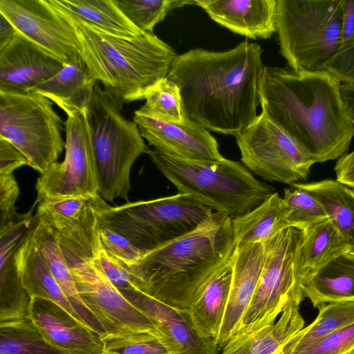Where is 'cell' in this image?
Wrapping results in <instances>:
<instances>
[{
    "label": "cell",
    "mask_w": 354,
    "mask_h": 354,
    "mask_svg": "<svg viewBox=\"0 0 354 354\" xmlns=\"http://www.w3.org/2000/svg\"><path fill=\"white\" fill-rule=\"evenodd\" d=\"M291 187L284 190L282 198L289 227L304 231L328 219L322 206L309 193L303 189Z\"/></svg>",
    "instance_id": "d590c367"
},
{
    "label": "cell",
    "mask_w": 354,
    "mask_h": 354,
    "mask_svg": "<svg viewBox=\"0 0 354 354\" xmlns=\"http://www.w3.org/2000/svg\"><path fill=\"white\" fill-rule=\"evenodd\" d=\"M301 290L315 308L329 303L354 301V249L307 274Z\"/></svg>",
    "instance_id": "603a6c76"
},
{
    "label": "cell",
    "mask_w": 354,
    "mask_h": 354,
    "mask_svg": "<svg viewBox=\"0 0 354 354\" xmlns=\"http://www.w3.org/2000/svg\"><path fill=\"white\" fill-rule=\"evenodd\" d=\"M0 354H64L50 345L29 317L0 322Z\"/></svg>",
    "instance_id": "d6a6232c"
},
{
    "label": "cell",
    "mask_w": 354,
    "mask_h": 354,
    "mask_svg": "<svg viewBox=\"0 0 354 354\" xmlns=\"http://www.w3.org/2000/svg\"><path fill=\"white\" fill-rule=\"evenodd\" d=\"M194 1L174 0H114L115 5L139 30L153 33L155 26L162 21L167 13L185 5L194 4Z\"/></svg>",
    "instance_id": "e575fe53"
},
{
    "label": "cell",
    "mask_w": 354,
    "mask_h": 354,
    "mask_svg": "<svg viewBox=\"0 0 354 354\" xmlns=\"http://www.w3.org/2000/svg\"><path fill=\"white\" fill-rule=\"evenodd\" d=\"M145 100L138 113L167 122H184L180 89L167 77L154 86Z\"/></svg>",
    "instance_id": "836d02e7"
},
{
    "label": "cell",
    "mask_w": 354,
    "mask_h": 354,
    "mask_svg": "<svg viewBox=\"0 0 354 354\" xmlns=\"http://www.w3.org/2000/svg\"><path fill=\"white\" fill-rule=\"evenodd\" d=\"M97 83L81 57L64 64L56 75L30 92L48 98L66 113L86 112Z\"/></svg>",
    "instance_id": "d4e9b609"
},
{
    "label": "cell",
    "mask_w": 354,
    "mask_h": 354,
    "mask_svg": "<svg viewBox=\"0 0 354 354\" xmlns=\"http://www.w3.org/2000/svg\"><path fill=\"white\" fill-rule=\"evenodd\" d=\"M340 94L346 113L354 127V84H341Z\"/></svg>",
    "instance_id": "bcb514c9"
},
{
    "label": "cell",
    "mask_w": 354,
    "mask_h": 354,
    "mask_svg": "<svg viewBox=\"0 0 354 354\" xmlns=\"http://www.w3.org/2000/svg\"><path fill=\"white\" fill-rule=\"evenodd\" d=\"M17 33L12 24L0 14V48L12 40Z\"/></svg>",
    "instance_id": "7dc6e473"
},
{
    "label": "cell",
    "mask_w": 354,
    "mask_h": 354,
    "mask_svg": "<svg viewBox=\"0 0 354 354\" xmlns=\"http://www.w3.org/2000/svg\"><path fill=\"white\" fill-rule=\"evenodd\" d=\"M19 194L18 184L13 174H0V227L19 218L15 203Z\"/></svg>",
    "instance_id": "60d3db41"
},
{
    "label": "cell",
    "mask_w": 354,
    "mask_h": 354,
    "mask_svg": "<svg viewBox=\"0 0 354 354\" xmlns=\"http://www.w3.org/2000/svg\"><path fill=\"white\" fill-rule=\"evenodd\" d=\"M141 136L154 149L189 160L218 161L225 158L208 130L185 118L183 123L167 122L134 113Z\"/></svg>",
    "instance_id": "9a60e30c"
},
{
    "label": "cell",
    "mask_w": 354,
    "mask_h": 354,
    "mask_svg": "<svg viewBox=\"0 0 354 354\" xmlns=\"http://www.w3.org/2000/svg\"><path fill=\"white\" fill-rule=\"evenodd\" d=\"M217 24L252 39L277 32V0H194Z\"/></svg>",
    "instance_id": "44dd1931"
},
{
    "label": "cell",
    "mask_w": 354,
    "mask_h": 354,
    "mask_svg": "<svg viewBox=\"0 0 354 354\" xmlns=\"http://www.w3.org/2000/svg\"><path fill=\"white\" fill-rule=\"evenodd\" d=\"M99 233L100 243L106 253L122 265L134 277L136 266L145 254L125 236L106 227L100 225Z\"/></svg>",
    "instance_id": "74e56055"
},
{
    "label": "cell",
    "mask_w": 354,
    "mask_h": 354,
    "mask_svg": "<svg viewBox=\"0 0 354 354\" xmlns=\"http://www.w3.org/2000/svg\"><path fill=\"white\" fill-rule=\"evenodd\" d=\"M17 259L24 286L32 298L41 297L51 300L85 324L51 274L36 243L33 223L17 250Z\"/></svg>",
    "instance_id": "4316f807"
},
{
    "label": "cell",
    "mask_w": 354,
    "mask_h": 354,
    "mask_svg": "<svg viewBox=\"0 0 354 354\" xmlns=\"http://www.w3.org/2000/svg\"><path fill=\"white\" fill-rule=\"evenodd\" d=\"M292 186L306 190L319 203L328 218L354 249V190L333 179Z\"/></svg>",
    "instance_id": "f1b7e54d"
},
{
    "label": "cell",
    "mask_w": 354,
    "mask_h": 354,
    "mask_svg": "<svg viewBox=\"0 0 354 354\" xmlns=\"http://www.w3.org/2000/svg\"><path fill=\"white\" fill-rule=\"evenodd\" d=\"M233 253L209 279L195 297L188 312L198 331L215 339L227 306L233 278Z\"/></svg>",
    "instance_id": "484cf974"
},
{
    "label": "cell",
    "mask_w": 354,
    "mask_h": 354,
    "mask_svg": "<svg viewBox=\"0 0 354 354\" xmlns=\"http://www.w3.org/2000/svg\"><path fill=\"white\" fill-rule=\"evenodd\" d=\"M120 292L153 322L171 354H218L214 339L198 331L187 309L171 306L138 290Z\"/></svg>",
    "instance_id": "2e32d148"
},
{
    "label": "cell",
    "mask_w": 354,
    "mask_h": 354,
    "mask_svg": "<svg viewBox=\"0 0 354 354\" xmlns=\"http://www.w3.org/2000/svg\"><path fill=\"white\" fill-rule=\"evenodd\" d=\"M212 213L194 197L178 193L109 206L102 211L100 224L123 235L145 254L192 232Z\"/></svg>",
    "instance_id": "ba28073f"
},
{
    "label": "cell",
    "mask_w": 354,
    "mask_h": 354,
    "mask_svg": "<svg viewBox=\"0 0 354 354\" xmlns=\"http://www.w3.org/2000/svg\"><path fill=\"white\" fill-rule=\"evenodd\" d=\"M342 0H277L281 55L298 73L324 71L341 45Z\"/></svg>",
    "instance_id": "52a82bcc"
},
{
    "label": "cell",
    "mask_w": 354,
    "mask_h": 354,
    "mask_svg": "<svg viewBox=\"0 0 354 354\" xmlns=\"http://www.w3.org/2000/svg\"><path fill=\"white\" fill-rule=\"evenodd\" d=\"M147 153L178 193L190 195L232 219L249 212L273 193L272 187L257 180L239 162L185 160L150 149Z\"/></svg>",
    "instance_id": "5b68a950"
},
{
    "label": "cell",
    "mask_w": 354,
    "mask_h": 354,
    "mask_svg": "<svg viewBox=\"0 0 354 354\" xmlns=\"http://www.w3.org/2000/svg\"><path fill=\"white\" fill-rule=\"evenodd\" d=\"M353 44H354V0H342V38L340 47L348 46Z\"/></svg>",
    "instance_id": "ee69618b"
},
{
    "label": "cell",
    "mask_w": 354,
    "mask_h": 354,
    "mask_svg": "<svg viewBox=\"0 0 354 354\" xmlns=\"http://www.w3.org/2000/svg\"><path fill=\"white\" fill-rule=\"evenodd\" d=\"M64 124L48 98L33 92L0 91V137L16 147L40 174L63 151Z\"/></svg>",
    "instance_id": "30bf717a"
},
{
    "label": "cell",
    "mask_w": 354,
    "mask_h": 354,
    "mask_svg": "<svg viewBox=\"0 0 354 354\" xmlns=\"http://www.w3.org/2000/svg\"><path fill=\"white\" fill-rule=\"evenodd\" d=\"M235 248L232 218L213 212L192 232L143 254L133 274L137 288L167 305L188 309Z\"/></svg>",
    "instance_id": "3957f363"
},
{
    "label": "cell",
    "mask_w": 354,
    "mask_h": 354,
    "mask_svg": "<svg viewBox=\"0 0 354 354\" xmlns=\"http://www.w3.org/2000/svg\"><path fill=\"white\" fill-rule=\"evenodd\" d=\"M303 232L301 257L304 277L341 254L353 250L328 218Z\"/></svg>",
    "instance_id": "4dcf8cb0"
},
{
    "label": "cell",
    "mask_w": 354,
    "mask_h": 354,
    "mask_svg": "<svg viewBox=\"0 0 354 354\" xmlns=\"http://www.w3.org/2000/svg\"><path fill=\"white\" fill-rule=\"evenodd\" d=\"M33 234L53 277L66 297L85 324L103 337L107 334L93 314L82 301L71 270L60 248L57 238L50 225L41 217L34 215Z\"/></svg>",
    "instance_id": "cb8c5ba5"
},
{
    "label": "cell",
    "mask_w": 354,
    "mask_h": 354,
    "mask_svg": "<svg viewBox=\"0 0 354 354\" xmlns=\"http://www.w3.org/2000/svg\"><path fill=\"white\" fill-rule=\"evenodd\" d=\"M334 170L337 181L354 189V151L339 157Z\"/></svg>",
    "instance_id": "f6af8a7d"
},
{
    "label": "cell",
    "mask_w": 354,
    "mask_h": 354,
    "mask_svg": "<svg viewBox=\"0 0 354 354\" xmlns=\"http://www.w3.org/2000/svg\"><path fill=\"white\" fill-rule=\"evenodd\" d=\"M354 350V323L304 349L283 354H348Z\"/></svg>",
    "instance_id": "f35d334b"
},
{
    "label": "cell",
    "mask_w": 354,
    "mask_h": 354,
    "mask_svg": "<svg viewBox=\"0 0 354 354\" xmlns=\"http://www.w3.org/2000/svg\"><path fill=\"white\" fill-rule=\"evenodd\" d=\"M93 260L101 268L109 281L120 291L138 290L133 276L106 253L101 243L94 252Z\"/></svg>",
    "instance_id": "ab89813d"
},
{
    "label": "cell",
    "mask_w": 354,
    "mask_h": 354,
    "mask_svg": "<svg viewBox=\"0 0 354 354\" xmlns=\"http://www.w3.org/2000/svg\"><path fill=\"white\" fill-rule=\"evenodd\" d=\"M299 305L291 301L273 324L234 335L221 354H282L289 341L304 328Z\"/></svg>",
    "instance_id": "7402d4cb"
},
{
    "label": "cell",
    "mask_w": 354,
    "mask_h": 354,
    "mask_svg": "<svg viewBox=\"0 0 354 354\" xmlns=\"http://www.w3.org/2000/svg\"><path fill=\"white\" fill-rule=\"evenodd\" d=\"M28 161L23 153L8 140L0 137V174H13Z\"/></svg>",
    "instance_id": "7bdbcfd3"
},
{
    "label": "cell",
    "mask_w": 354,
    "mask_h": 354,
    "mask_svg": "<svg viewBox=\"0 0 354 354\" xmlns=\"http://www.w3.org/2000/svg\"><path fill=\"white\" fill-rule=\"evenodd\" d=\"M283 198L273 192L249 212L232 219L235 246L263 243L288 227Z\"/></svg>",
    "instance_id": "83f0119b"
},
{
    "label": "cell",
    "mask_w": 354,
    "mask_h": 354,
    "mask_svg": "<svg viewBox=\"0 0 354 354\" xmlns=\"http://www.w3.org/2000/svg\"><path fill=\"white\" fill-rule=\"evenodd\" d=\"M348 354H354V350H353L351 352H350Z\"/></svg>",
    "instance_id": "c3c4849f"
},
{
    "label": "cell",
    "mask_w": 354,
    "mask_h": 354,
    "mask_svg": "<svg viewBox=\"0 0 354 354\" xmlns=\"http://www.w3.org/2000/svg\"><path fill=\"white\" fill-rule=\"evenodd\" d=\"M315 320L303 328L288 343L283 353L310 346L324 337L354 323V301L329 303L319 306Z\"/></svg>",
    "instance_id": "1f68e13d"
},
{
    "label": "cell",
    "mask_w": 354,
    "mask_h": 354,
    "mask_svg": "<svg viewBox=\"0 0 354 354\" xmlns=\"http://www.w3.org/2000/svg\"><path fill=\"white\" fill-rule=\"evenodd\" d=\"M59 244L82 301L105 330L106 339L149 333L161 340L153 322L122 295L93 260L97 245Z\"/></svg>",
    "instance_id": "8fae6325"
},
{
    "label": "cell",
    "mask_w": 354,
    "mask_h": 354,
    "mask_svg": "<svg viewBox=\"0 0 354 354\" xmlns=\"http://www.w3.org/2000/svg\"><path fill=\"white\" fill-rule=\"evenodd\" d=\"M303 240L302 230L288 227L263 243L265 259L259 281L236 335L273 324L290 302L300 304L305 299L301 290Z\"/></svg>",
    "instance_id": "9c48e42d"
},
{
    "label": "cell",
    "mask_w": 354,
    "mask_h": 354,
    "mask_svg": "<svg viewBox=\"0 0 354 354\" xmlns=\"http://www.w3.org/2000/svg\"><path fill=\"white\" fill-rule=\"evenodd\" d=\"M324 71L340 84H354V44L340 47Z\"/></svg>",
    "instance_id": "b9f144b4"
},
{
    "label": "cell",
    "mask_w": 354,
    "mask_h": 354,
    "mask_svg": "<svg viewBox=\"0 0 354 354\" xmlns=\"http://www.w3.org/2000/svg\"><path fill=\"white\" fill-rule=\"evenodd\" d=\"M265 259L262 243L236 245L233 252V278L221 325L214 339L218 348L237 333L254 297Z\"/></svg>",
    "instance_id": "d6986e66"
},
{
    "label": "cell",
    "mask_w": 354,
    "mask_h": 354,
    "mask_svg": "<svg viewBox=\"0 0 354 354\" xmlns=\"http://www.w3.org/2000/svg\"><path fill=\"white\" fill-rule=\"evenodd\" d=\"M32 223L33 216L27 214L0 230V322L29 316L32 298L24 286L17 253Z\"/></svg>",
    "instance_id": "ffe728a7"
},
{
    "label": "cell",
    "mask_w": 354,
    "mask_h": 354,
    "mask_svg": "<svg viewBox=\"0 0 354 354\" xmlns=\"http://www.w3.org/2000/svg\"><path fill=\"white\" fill-rule=\"evenodd\" d=\"M262 53L258 44L245 40L227 50L178 55L167 78L180 89L185 118L234 136L252 124L260 105Z\"/></svg>",
    "instance_id": "6da1fadb"
},
{
    "label": "cell",
    "mask_w": 354,
    "mask_h": 354,
    "mask_svg": "<svg viewBox=\"0 0 354 354\" xmlns=\"http://www.w3.org/2000/svg\"><path fill=\"white\" fill-rule=\"evenodd\" d=\"M123 102L97 84L86 117L95 163L100 196L110 202L129 201L130 171L149 147L137 124L126 119Z\"/></svg>",
    "instance_id": "8992f818"
},
{
    "label": "cell",
    "mask_w": 354,
    "mask_h": 354,
    "mask_svg": "<svg viewBox=\"0 0 354 354\" xmlns=\"http://www.w3.org/2000/svg\"><path fill=\"white\" fill-rule=\"evenodd\" d=\"M84 23L110 35L132 37L141 32L122 13L114 0H53Z\"/></svg>",
    "instance_id": "f546056e"
},
{
    "label": "cell",
    "mask_w": 354,
    "mask_h": 354,
    "mask_svg": "<svg viewBox=\"0 0 354 354\" xmlns=\"http://www.w3.org/2000/svg\"><path fill=\"white\" fill-rule=\"evenodd\" d=\"M28 317L44 338L64 354H103V337L51 300L32 297Z\"/></svg>",
    "instance_id": "ac0fdd59"
},
{
    "label": "cell",
    "mask_w": 354,
    "mask_h": 354,
    "mask_svg": "<svg viewBox=\"0 0 354 354\" xmlns=\"http://www.w3.org/2000/svg\"><path fill=\"white\" fill-rule=\"evenodd\" d=\"M103 354H171L158 337L138 333L104 339Z\"/></svg>",
    "instance_id": "8d00e7d4"
},
{
    "label": "cell",
    "mask_w": 354,
    "mask_h": 354,
    "mask_svg": "<svg viewBox=\"0 0 354 354\" xmlns=\"http://www.w3.org/2000/svg\"><path fill=\"white\" fill-rule=\"evenodd\" d=\"M64 63L19 32L0 48V91L24 93L48 80Z\"/></svg>",
    "instance_id": "e0dca14e"
},
{
    "label": "cell",
    "mask_w": 354,
    "mask_h": 354,
    "mask_svg": "<svg viewBox=\"0 0 354 354\" xmlns=\"http://www.w3.org/2000/svg\"><path fill=\"white\" fill-rule=\"evenodd\" d=\"M340 85L325 71L265 66L259 84L261 111L315 163L335 160L346 153L354 136Z\"/></svg>",
    "instance_id": "7a4b0ae2"
},
{
    "label": "cell",
    "mask_w": 354,
    "mask_h": 354,
    "mask_svg": "<svg viewBox=\"0 0 354 354\" xmlns=\"http://www.w3.org/2000/svg\"><path fill=\"white\" fill-rule=\"evenodd\" d=\"M241 161L261 178L292 185L306 180L315 163L305 151L261 111L235 136Z\"/></svg>",
    "instance_id": "7c38bea8"
},
{
    "label": "cell",
    "mask_w": 354,
    "mask_h": 354,
    "mask_svg": "<svg viewBox=\"0 0 354 354\" xmlns=\"http://www.w3.org/2000/svg\"><path fill=\"white\" fill-rule=\"evenodd\" d=\"M86 112L66 113L64 160L52 165L37 178L35 184L37 204L46 199L93 198L99 195Z\"/></svg>",
    "instance_id": "4fadbf2b"
},
{
    "label": "cell",
    "mask_w": 354,
    "mask_h": 354,
    "mask_svg": "<svg viewBox=\"0 0 354 354\" xmlns=\"http://www.w3.org/2000/svg\"><path fill=\"white\" fill-rule=\"evenodd\" d=\"M48 1L74 28L81 57L91 73L123 102L145 99L167 77L178 55L154 33L110 35Z\"/></svg>",
    "instance_id": "277c9868"
},
{
    "label": "cell",
    "mask_w": 354,
    "mask_h": 354,
    "mask_svg": "<svg viewBox=\"0 0 354 354\" xmlns=\"http://www.w3.org/2000/svg\"><path fill=\"white\" fill-rule=\"evenodd\" d=\"M0 14L64 64L82 57L74 28L48 0H0Z\"/></svg>",
    "instance_id": "5bb4252c"
},
{
    "label": "cell",
    "mask_w": 354,
    "mask_h": 354,
    "mask_svg": "<svg viewBox=\"0 0 354 354\" xmlns=\"http://www.w3.org/2000/svg\"><path fill=\"white\" fill-rule=\"evenodd\" d=\"M283 354V353H282Z\"/></svg>",
    "instance_id": "681fc988"
}]
</instances>
